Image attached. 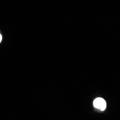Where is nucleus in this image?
<instances>
[{
    "instance_id": "1",
    "label": "nucleus",
    "mask_w": 120,
    "mask_h": 120,
    "mask_svg": "<svg viewBox=\"0 0 120 120\" xmlns=\"http://www.w3.org/2000/svg\"><path fill=\"white\" fill-rule=\"evenodd\" d=\"M94 106L98 109L104 111L106 108V102L102 98H97L94 101Z\"/></svg>"
},
{
    "instance_id": "2",
    "label": "nucleus",
    "mask_w": 120,
    "mask_h": 120,
    "mask_svg": "<svg viewBox=\"0 0 120 120\" xmlns=\"http://www.w3.org/2000/svg\"><path fill=\"white\" fill-rule=\"evenodd\" d=\"M2 40V35H1V34H0V42H1Z\"/></svg>"
}]
</instances>
